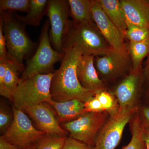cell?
Returning a JSON list of instances; mask_svg holds the SVG:
<instances>
[{
  "mask_svg": "<svg viewBox=\"0 0 149 149\" xmlns=\"http://www.w3.org/2000/svg\"><path fill=\"white\" fill-rule=\"evenodd\" d=\"M125 38L130 42H140L149 40V30L138 26H128Z\"/></svg>",
  "mask_w": 149,
  "mask_h": 149,
  "instance_id": "26",
  "label": "cell"
},
{
  "mask_svg": "<svg viewBox=\"0 0 149 149\" xmlns=\"http://www.w3.org/2000/svg\"><path fill=\"white\" fill-rule=\"evenodd\" d=\"M70 45L77 46L84 54L101 56L114 50L102 35L96 25L76 23L74 22H70L64 48Z\"/></svg>",
  "mask_w": 149,
  "mask_h": 149,
  "instance_id": "4",
  "label": "cell"
},
{
  "mask_svg": "<svg viewBox=\"0 0 149 149\" xmlns=\"http://www.w3.org/2000/svg\"><path fill=\"white\" fill-rule=\"evenodd\" d=\"M85 110L86 112H100L105 111L100 102L95 95L85 102Z\"/></svg>",
  "mask_w": 149,
  "mask_h": 149,
  "instance_id": "28",
  "label": "cell"
},
{
  "mask_svg": "<svg viewBox=\"0 0 149 149\" xmlns=\"http://www.w3.org/2000/svg\"><path fill=\"white\" fill-rule=\"evenodd\" d=\"M13 120V113L1 105L0 109V130L4 133L11 125Z\"/></svg>",
  "mask_w": 149,
  "mask_h": 149,
  "instance_id": "27",
  "label": "cell"
},
{
  "mask_svg": "<svg viewBox=\"0 0 149 149\" xmlns=\"http://www.w3.org/2000/svg\"><path fill=\"white\" fill-rule=\"evenodd\" d=\"M46 103L53 108L59 123H64L75 120L86 112L85 103L76 99L57 102L52 99Z\"/></svg>",
  "mask_w": 149,
  "mask_h": 149,
  "instance_id": "16",
  "label": "cell"
},
{
  "mask_svg": "<svg viewBox=\"0 0 149 149\" xmlns=\"http://www.w3.org/2000/svg\"><path fill=\"white\" fill-rule=\"evenodd\" d=\"M138 110L118 109L116 112L109 115L96 138L95 149H114L120 140L123 130Z\"/></svg>",
  "mask_w": 149,
  "mask_h": 149,
  "instance_id": "8",
  "label": "cell"
},
{
  "mask_svg": "<svg viewBox=\"0 0 149 149\" xmlns=\"http://www.w3.org/2000/svg\"><path fill=\"white\" fill-rule=\"evenodd\" d=\"M144 77L142 69H131L116 87L112 93L117 100L119 109L138 110Z\"/></svg>",
  "mask_w": 149,
  "mask_h": 149,
  "instance_id": "10",
  "label": "cell"
},
{
  "mask_svg": "<svg viewBox=\"0 0 149 149\" xmlns=\"http://www.w3.org/2000/svg\"><path fill=\"white\" fill-rule=\"evenodd\" d=\"M105 13L125 37L127 24L119 0H97Z\"/></svg>",
  "mask_w": 149,
  "mask_h": 149,
  "instance_id": "18",
  "label": "cell"
},
{
  "mask_svg": "<svg viewBox=\"0 0 149 149\" xmlns=\"http://www.w3.org/2000/svg\"><path fill=\"white\" fill-rule=\"evenodd\" d=\"M35 121L40 131L47 134L66 137L68 132L59 124L55 112L47 103H42L23 111Z\"/></svg>",
  "mask_w": 149,
  "mask_h": 149,
  "instance_id": "13",
  "label": "cell"
},
{
  "mask_svg": "<svg viewBox=\"0 0 149 149\" xmlns=\"http://www.w3.org/2000/svg\"><path fill=\"white\" fill-rule=\"evenodd\" d=\"M8 58L24 68L23 60L32 53L36 44L27 35L24 24L9 12H1Z\"/></svg>",
  "mask_w": 149,
  "mask_h": 149,
  "instance_id": "2",
  "label": "cell"
},
{
  "mask_svg": "<svg viewBox=\"0 0 149 149\" xmlns=\"http://www.w3.org/2000/svg\"><path fill=\"white\" fill-rule=\"evenodd\" d=\"M13 112L12 123L2 136L6 141L21 148H25L29 145L35 143L46 134L34 127L23 111L13 107Z\"/></svg>",
  "mask_w": 149,
  "mask_h": 149,
  "instance_id": "9",
  "label": "cell"
},
{
  "mask_svg": "<svg viewBox=\"0 0 149 149\" xmlns=\"http://www.w3.org/2000/svg\"><path fill=\"white\" fill-rule=\"evenodd\" d=\"M35 148H36L35 144L34 143L29 145L28 146L26 147L25 149H35Z\"/></svg>",
  "mask_w": 149,
  "mask_h": 149,
  "instance_id": "35",
  "label": "cell"
},
{
  "mask_svg": "<svg viewBox=\"0 0 149 149\" xmlns=\"http://www.w3.org/2000/svg\"><path fill=\"white\" fill-rule=\"evenodd\" d=\"M20 147L11 143L4 139L2 136L0 137V149H22Z\"/></svg>",
  "mask_w": 149,
  "mask_h": 149,
  "instance_id": "32",
  "label": "cell"
},
{
  "mask_svg": "<svg viewBox=\"0 0 149 149\" xmlns=\"http://www.w3.org/2000/svg\"><path fill=\"white\" fill-rule=\"evenodd\" d=\"M91 9L96 26L110 46L118 52L129 55L124 42L125 37L107 16L97 0L91 1Z\"/></svg>",
  "mask_w": 149,
  "mask_h": 149,
  "instance_id": "11",
  "label": "cell"
},
{
  "mask_svg": "<svg viewBox=\"0 0 149 149\" xmlns=\"http://www.w3.org/2000/svg\"><path fill=\"white\" fill-rule=\"evenodd\" d=\"M95 55L83 54L77 65V75L83 88L95 94L106 91V83L99 77L94 64Z\"/></svg>",
  "mask_w": 149,
  "mask_h": 149,
  "instance_id": "14",
  "label": "cell"
},
{
  "mask_svg": "<svg viewBox=\"0 0 149 149\" xmlns=\"http://www.w3.org/2000/svg\"><path fill=\"white\" fill-rule=\"evenodd\" d=\"M132 138L129 143L121 149H147L143 138V128L141 125L138 111L129 123Z\"/></svg>",
  "mask_w": 149,
  "mask_h": 149,
  "instance_id": "21",
  "label": "cell"
},
{
  "mask_svg": "<svg viewBox=\"0 0 149 149\" xmlns=\"http://www.w3.org/2000/svg\"><path fill=\"white\" fill-rule=\"evenodd\" d=\"M128 54L131 56L133 70L142 69L141 64L143 60L149 55V40L140 42L129 43Z\"/></svg>",
  "mask_w": 149,
  "mask_h": 149,
  "instance_id": "22",
  "label": "cell"
},
{
  "mask_svg": "<svg viewBox=\"0 0 149 149\" xmlns=\"http://www.w3.org/2000/svg\"><path fill=\"white\" fill-rule=\"evenodd\" d=\"M146 1L147 3H148V4L149 5V1Z\"/></svg>",
  "mask_w": 149,
  "mask_h": 149,
  "instance_id": "39",
  "label": "cell"
},
{
  "mask_svg": "<svg viewBox=\"0 0 149 149\" xmlns=\"http://www.w3.org/2000/svg\"><path fill=\"white\" fill-rule=\"evenodd\" d=\"M8 59L6 43L4 34L3 22L0 19V61H6Z\"/></svg>",
  "mask_w": 149,
  "mask_h": 149,
  "instance_id": "30",
  "label": "cell"
},
{
  "mask_svg": "<svg viewBox=\"0 0 149 149\" xmlns=\"http://www.w3.org/2000/svg\"><path fill=\"white\" fill-rule=\"evenodd\" d=\"M109 116L106 111L88 112L75 120L62 123V126L69 133L70 137L94 147L99 131Z\"/></svg>",
  "mask_w": 149,
  "mask_h": 149,
  "instance_id": "6",
  "label": "cell"
},
{
  "mask_svg": "<svg viewBox=\"0 0 149 149\" xmlns=\"http://www.w3.org/2000/svg\"><path fill=\"white\" fill-rule=\"evenodd\" d=\"M24 69L15 61L8 58L7 60L4 79L0 80L1 96L13 101L14 93L21 80L18 77L19 72L24 71Z\"/></svg>",
  "mask_w": 149,
  "mask_h": 149,
  "instance_id": "17",
  "label": "cell"
},
{
  "mask_svg": "<svg viewBox=\"0 0 149 149\" xmlns=\"http://www.w3.org/2000/svg\"><path fill=\"white\" fill-rule=\"evenodd\" d=\"M129 55L113 50L104 55L95 56L94 64L100 78L106 83L121 77L129 68Z\"/></svg>",
  "mask_w": 149,
  "mask_h": 149,
  "instance_id": "12",
  "label": "cell"
},
{
  "mask_svg": "<svg viewBox=\"0 0 149 149\" xmlns=\"http://www.w3.org/2000/svg\"><path fill=\"white\" fill-rule=\"evenodd\" d=\"M87 149H95V147L93 146H88V148Z\"/></svg>",
  "mask_w": 149,
  "mask_h": 149,
  "instance_id": "36",
  "label": "cell"
},
{
  "mask_svg": "<svg viewBox=\"0 0 149 149\" xmlns=\"http://www.w3.org/2000/svg\"><path fill=\"white\" fill-rule=\"evenodd\" d=\"M88 145L69 137H67L62 149H87Z\"/></svg>",
  "mask_w": 149,
  "mask_h": 149,
  "instance_id": "31",
  "label": "cell"
},
{
  "mask_svg": "<svg viewBox=\"0 0 149 149\" xmlns=\"http://www.w3.org/2000/svg\"><path fill=\"white\" fill-rule=\"evenodd\" d=\"M138 112L140 122L143 128L149 130V107L140 106Z\"/></svg>",
  "mask_w": 149,
  "mask_h": 149,
  "instance_id": "29",
  "label": "cell"
},
{
  "mask_svg": "<svg viewBox=\"0 0 149 149\" xmlns=\"http://www.w3.org/2000/svg\"><path fill=\"white\" fill-rule=\"evenodd\" d=\"M30 0H1L0 11L9 12L18 11L28 12L30 7Z\"/></svg>",
  "mask_w": 149,
  "mask_h": 149,
  "instance_id": "25",
  "label": "cell"
},
{
  "mask_svg": "<svg viewBox=\"0 0 149 149\" xmlns=\"http://www.w3.org/2000/svg\"><path fill=\"white\" fill-rule=\"evenodd\" d=\"M46 15L48 16L51 26L49 38L52 45L56 50L63 52L70 23L68 1L49 0Z\"/></svg>",
  "mask_w": 149,
  "mask_h": 149,
  "instance_id": "7",
  "label": "cell"
},
{
  "mask_svg": "<svg viewBox=\"0 0 149 149\" xmlns=\"http://www.w3.org/2000/svg\"><path fill=\"white\" fill-rule=\"evenodd\" d=\"M25 148H23V149H25Z\"/></svg>",
  "mask_w": 149,
  "mask_h": 149,
  "instance_id": "40",
  "label": "cell"
},
{
  "mask_svg": "<svg viewBox=\"0 0 149 149\" xmlns=\"http://www.w3.org/2000/svg\"><path fill=\"white\" fill-rule=\"evenodd\" d=\"M95 97L98 99L103 107L109 115L113 114L119 109V105L112 93L107 90L96 93Z\"/></svg>",
  "mask_w": 149,
  "mask_h": 149,
  "instance_id": "24",
  "label": "cell"
},
{
  "mask_svg": "<svg viewBox=\"0 0 149 149\" xmlns=\"http://www.w3.org/2000/svg\"><path fill=\"white\" fill-rule=\"evenodd\" d=\"M144 76L146 77V79L148 83L149 84V64L147 65Z\"/></svg>",
  "mask_w": 149,
  "mask_h": 149,
  "instance_id": "34",
  "label": "cell"
},
{
  "mask_svg": "<svg viewBox=\"0 0 149 149\" xmlns=\"http://www.w3.org/2000/svg\"><path fill=\"white\" fill-rule=\"evenodd\" d=\"M143 138L146 144V149H149V130L143 128Z\"/></svg>",
  "mask_w": 149,
  "mask_h": 149,
  "instance_id": "33",
  "label": "cell"
},
{
  "mask_svg": "<svg viewBox=\"0 0 149 149\" xmlns=\"http://www.w3.org/2000/svg\"><path fill=\"white\" fill-rule=\"evenodd\" d=\"M54 73L37 74L22 80L13 95L14 107L24 111L52 99L51 86Z\"/></svg>",
  "mask_w": 149,
  "mask_h": 149,
  "instance_id": "3",
  "label": "cell"
},
{
  "mask_svg": "<svg viewBox=\"0 0 149 149\" xmlns=\"http://www.w3.org/2000/svg\"><path fill=\"white\" fill-rule=\"evenodd\" d=\"M49 0H30V7L27 15L19 16L16 18L24 24L36 26L40 25L43 16L46 15Z\"/></svg>",
  "mask_w": 149,
  "mask_h": 149,
  "instance_id": "20",
  "label": "cell"
},
{
  "mask_svg": "<svg viewBox=\"0 0 149 149\" xmlns=\"http://www.w3.org/2000/svg\"><path fill=\"white\" fill-rule=\"evenodd\" d=\"M63 52L64 56L60 67L54 72L52 79V98L57 102L76 99L85 103L95 94L83 88L77 78V65L84 54L74 45L65 47Z\"/></svg>",
  "mask_w": 149,
  "mask_h": 149,
  "instance_id": "1",
  "label": "cell"
},
{
  "mask_svg": "<svg viewBox=\"0 0 149 149\" xmlns=\"http://www.w3.org/2000/svg\"><path fill=\"white\" fill-rule=\"evenodd\" d=\"M49 19L43 25L40 35V42L35 54L27 61L21 79H27L37 74L54 73V65L61 61L64 56V52L56 50L52 47L49 31Z\"/></svg>",
  "mask_w": 149,
  "mask_h": 149,
  "instance_id": "5",
  "label": "cell"
},
{
  "mask_svg": "<svg viewBox=\"0 0 149 149\" xmlns=\"http://www.w3.org/2000/svg\"><path fill=\"white\" fill-rule=\"evenodd\" d=\"M66 138L45 134L35 143V149H62Z\"/></svg>",
  "mask_w": 149,
  "mask_h": 149,
  "instance_id": "23",
  "label": "cell"
},
{
  "mask_svg": "<svg viewBox=\"0 0 149 149\" xmlns=\"http://www.w3.org/2000/svg\"><path fill=\"white\" fill-rule=\"evenodd\" d=\"M148 64H149V55L148 56V60L147 61V65H148Z\"/></svg>",
  "mask_w": 149,
  "mask_h": 149,
  "instance_id": "37",
  "label": "cell"
},
{
  "mask_svg": "<svg viewBox=\"0 0 149 149\" xmlns=\"http://www.w3.org/2000/svg\"><path fill=\"white\" fill-rule=\"evenodd\" d=\"M70 13L76 23L96 25L92 13L91 1L68 0Z\"/></svg>",
  "mask_w": 149,
  "mask_h": 149,
  "instance_id": "19",
  "label": "cell"
},
{
  "mask_svg": "<svg viewBox=\"0 0 149 149\" xmlns=\"http://www.w3.org/2000/svg\"><path fill=\"white\" fill-rule=\"evenodd\" d=\"M127 26L149 30V5L144 0H120Z\"/></svg>",
  "mask_w": 149,
  "mask_h": 149,
  "instance_id": "15",
  "label": "cell"
},
{
  "mask_svg": "<svg viewBox=\"0 0 149 149\" xmlns=\"http://www.w3.org/2000/svg\"><path fill=\"white\" fill-rule=\"evenodd\" d=\"M147 98H148V101L149 102V91L148 93V95H147Z\"/></svg>",
  "mask_w": 149,
  "mask_h": 149,
  "instance_id": "38",
  "label": "cell"
}]
</instances>
